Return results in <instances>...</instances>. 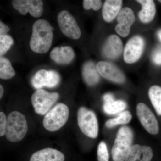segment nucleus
Instances as JSON below:
<instances>
[{"label": "nucleus", "instance_id": "nucleus-31", "mask_svg": "<svg viewBox=\"0 0 161 161\" xmlns=\"http://www.w3.org/2000/svg\"><path fill=\"white\" fill-rule=\"evenodd\" d=\"M103 100L104 102V103H109L115 101L114 97L112 94L108 93L105 94L103 96Z\"/></svg>", "mask_w": 161, "mask_h": 161}, {"label": "nucleus", "instance_id": "nucleus-17", "mask_svg": "<svg viewBox=\"0 0 161 161\" xmlns=\"http://www.w3.org/2000/svg\"><path fill=\"white\" fill-rule=\"evenodd\" d=\"M64 154L52 148H45L34 153L30 161H64Z\"/></svg>", "mask_w": 161, "mask_h": 161}, {"label": "nucleus", "instance_id": "nucleus-16", "mask_svg": "<svg viewBox=\"0 0 161 161\" xmlns=\"http://www.w3.org/2000/svg\"><path fill=\"white\" fill-rule=\"evenodd\" d=\"M52 60L59 64H68L75 58V53L70 46L56 47L52 50L50 54Z\"/></svg>", "mask_w": 161, "mask_h": 161}, {"label": "nucleus", "instance_id": "nucleus-4", "mask_svg": "<svg viewBox=\"0 0 161 161\" xmlns=\"http://www.w3.org/2000/svg\"><path fill=\"white\" fill-rule=\"evenodd\" d=\"M69 116V109L64 104H57L47 112L43 119V125L50 132L58 131L66 123Z\"/></svg>", "mask_w": 161, "mask_h": 161}, {"label": "nucleus", "instance_id": "nucleus-32", "mask_svg": "<svg viewBox=\"0 0 161 161\" xmlns=\"http://www.w3.org/2000/svg\"><path fill=\"white\" fill-rule=\"evenodd\" d=\"M3 94H4V89L2 85H0V98L3 97Z\"/></svg>", "mask_w": 161, "mask_h": 161}, {"label": "nucleus", "instance_id": "nucleus-19", "mask_svg": "<svg viewBox=\"0 0 161 161\" xmlns=\"http://www.w3.org/2000/svg\"><path fill=\"white\" fill-rule=\"evenodd\" d=\"M136 1L142 6V9L138 14L141 22L145 23L151 22L155 16L156 14V7L154 2L152 0H138Z\"/></svg>", "mask_w": 161, "mask_h": 161}, {"label": "nucleus", "instance_id": "nucleus-27", "mask_svg": "<svg viewBox=\"0 0 161 161\" xmlns=\"http://www.w3.org/2000/svg\"><path fill=\"white\" fill-rule=\"evenodd\" d=\"M102 6V2L100 0H85L83 2V8L86 10L93 9L95 11L99 10Z\"/></svg>", "mask_w": 161, "mask_h": 161}, {"label": "nucleus", "instance_id": "nucleus-34", "mask_svg": "<svg viewBox=\"0 0 161 161\" xmlns=\"http://www.w3.org/2000/svg\"><path fill=\"white\" fill-rule=\"evenodd\" d=\"M159 2H160V3H161V1H159Z\"/></svg>", "mask_w": 161, "mask_h": 161}, {"label": "nucleus", "instance_id": "nucleus-23", "mask_svg": "<svg viewBox=\"0 0 161 161\" xmlns=\"http://www.w3.org/2000/svg\"><path fill=\"white\" fill-rule=\"evenodd\" d=\"M126 103L122 100L115 101L109 103H104V111L109 115H113L123 111L126 108Z\"/></svg>", "mask_w": 161, "mask_h": 161}, {"label": "nucleus", "instance_id": "nucleus-13", "mask_svg": "<svg viewBox=\"0 0 161 161\" xmlns=\"http://www.w3.org/2000/svg\"><path fill=\"white\" fill-rule=\"evenodd\" d=\"M96 66L99 75L107 80L117 83L125 82L123 73L114 64L105 61H99Z\"/></svg>", "mask_w": 161, "mask_h": 161}, {"label": "nucleus", "instance_id": "nucleus-21", "mask_svg": "<svg viewBox=\"0 0 161 161\" xmlns=\"http://www.w3.org/2000/svg\"><path fill=\"white\" fill-rule=\"evenodd\" d=\"M149 96L157 114L161 116V86L153 85L150 87Z\"/></svg>", "mask_w": 161, "mask_h": 161}, {"label": "nucleus", "instance_id": "nucleus-29", "mask_svg": "<svg viewBox=\"0 0 161 161\" xmlns=\"http://www.w3.org/2000/svg\"><path fill=\"white\" fill-rule=\"evenodd\" d=\"M7 118L3 112H0V136L6 135L7 128Z\"/></svg>", "mask_w": 161, "mask_h": 161}, {"label": "nucleus", "instance_id": "nucleus-14", "mask_svg": "<svg viewBox=\"0 0 161 161\" xmlns=\"http://www.w3.org/2000/svg\"><path fill=\"white\" fill-rule=\"evenodd\" d=\"M153 155L151 147L136 144L130 148L125 161H151Z\"/></svg>", "mask_w": 161, "mask_h": 161}, {"label": "nucleus", "instance_id": "nucleus-30", "mask_svg": "<svg viewBox=\"0 0 161 161\" xmlns=\"http://www.w3.org/2000/svg\"><path fill=\"white\" fill-rule=\"evenodd\" d=\"M10 29L7 25L3 22H0V36L1 35H7Z\"/></svg>", "mask_w": 161, "mask_h": 161}, {"label": "nucleus", "instance_id": "nucleus-3", "mask_svg": "<svg viewBox=\"0 0 161 161\" xmlns=\"http://www.w3.org/2000/svg\"><path fill=\"white\" fill-rule=\"evenodd\" d=\"M133 134L130 127H121L117 132L112 147V154L114 161H125L128 151L132 147Z\"/></svg>", "mask_w": 161, "mask_h": 161}, {"label": "nucleus", "instance_id": "nucleus-20", "mask_svg": "<svg viewBox=\"0 0 161 161\" xmlns=\"http://www.w3.org/2000/svg\"><path fill=\"white\" fill-rule=\"evenodd\" d=\"M82 76L86 83L91 86L96 84L100 79L96 66L92 61H88L84 64Z\"/></svg>", "mask_w": 161, "mask_h": 161}, {"label": "nucleus", "instance_id": "nucleus-8", "mask_svg": "<svg viewBox=\"0 0 161 161\" xmlns=\"http://www.w3.org/2000/svg\"><path fill=\"white\" fill-rule=\"evenodd\" d=\"M136 113L140 121L147 132L152 135H158L160 132L158 120L154 113L147 105L140 103L136 107Z\"/></svg>", "mask_w": 161, "mask_h": 161}, {"label": "nucleus", "instance_id": "nucleus-33", "mask_svg": "<svg viewBox=\"0 0 161 161\" xmlns=\"http://www.w3.org/2000/svg\"><path fill=\"white\" fill-rule=\"evenodd\" d=\"M157 35L158 37L159 40L161 42V29L159 30L158 31H157Z\"/></svg>", "mask_w": 161, "mask_h": 161}, {"label": "nucleus", "instance_id": "nucleus-18", "mask_svg": "<svg viewBox=\"0 0 161 161\" xmlns=\"http://www.w3.org/2000/svg\"><path fill=\"white\" fill-rule=\"evenodd\" d=\"M122 1L107 0L104 3L102 9V16L107 22H112L118 15L121 8Z\"/></svg>", "mask_w": 161, "mask_h": 161}, {"label": "nucleus", "instance_id": "nucleus-10", "mask_svg": "<svg viewBox=\"0 0 161 161\" xmlns=\"http://www.w3.org/2000/svg\"><path fill=\"white\" fill-rule=\"evenodd\" d=\"M60 81V77L57 72L41 69L38 71L32 78L31 83L36 89H41L43 87L53 88Z\"/></svg>", "mask_w": 161, "mask_h": 161}, {"label": "nucleus", "instance_id": "nucleus-5", "mask_svg": "<svg viewBox=\"0 0 161 161\" xmlns=\"http://www.w3.org/2000/svg\"><path fill=\"white\" fill-rule=\"evenodd\" d=\"M77 115L78 126L81 132L90 138H96L98 135V126L94 112L81 107L78 109Z\"/></svg>", "mask_w": 161, "mask_h": 161}, {"label": "nucleus", "instance_id": "nucleus-25", "mask_svg": "<svg viewBox=\"0 0 161 161\" xmlns=\"http://www.w3.org/2000/svg\"><path fill=\"white\" fill-rule=\"evenodd\" d=\"M14 43L13 38L8 35L0 36V55L6 54Z\"/></svg>", "mask_w": 161, "mask_h": 161}, {"label": "nucleus", "instance_id": "nucleus-11", "mask_svg": "<svg viewBox=\"0 0 161 161\" xmlns=\"http://www.w3.org/2000/svg\"><path fill=\"white\" fill-rule=\"evenodd\" d=\"M12 4L23 15L29 12L33 17L39 18L43 14V3L40 0H14Z\"/></svg>", "mask_w": 161, "mask_h": 161}, {"label": "nucleus", "instance_id": "nucleus-6", "mask_svg": "<svg viewBox=\"0 0 161 161\" xmlns=\"http://www.w3.org/2000/svg\"><path fill=\"white\" fill-rule=\"evenodd\" d=\"M59 97L58 93H50L42 89L37 90L31 98L35 112L39 115H45L58 100Z\"/></svg>", "mask_w": 161, "mask_h": 161}, {"label": "nucleus", "instance_id": "nucleus-2", "mask_svg": "<svg viewBox=\"0 0 161 161\" xmlns=\"http://www.w3.org/2000/svg\"><path fill=\"white\" fill-rule=\"evenodd\" d=\"M7 122L6 133L7 139L12 142L22 140L28 130L25 115L17 111H14L8 115Z\"/></svg>", "mask_w": 161, "mask_h": 161}, {"label": "nucleus", "instance_id": "nucleus-9", "mask_svg": "<svg viewBox=\"0 0 161 161\" xmlns=\"http://www.w3.org/2000/svg\"><path fill=\"white\" fill-rule=\"evenodd\" d=\"M145 41L140 36L132 37L127 42L124 52V59L126 63H135L139 59L143 51Z\"/></svg>", "mask_w": 161, "mask_h": 161}, {"label": "nucleus", "instance_id": "nucleus-24", "mask_svg": "<svg viewBox=\"0 0 161 161\" xmlns=\"http://www.w3.org/2000/svg\"><path fill=\"white\" fill-rule=\"evenodd\" d=\"M132 118L131 113L129 111H125L121 113L117 118L112 119L107 121L106 126L108 128H112L117 125L126 124L130 122Z\"/></svg>", "mask_w": 161, "mask_h": 161}, {"label": "nucleus", "instance_id": "nucleus-12", "mask_svg": "<svg viewBox=\"0 0 161 161\" xmlns=\"http://www.w3.org/2000/svg\"><path fill=\"white\" fill-rule=\"evenodd\" d=\"M118 24L115 26V31L118 34L125 37L130 33V28L135 21V17L132 9L125 7L121 9L117 16Z\"/></svg>", "mask_w": 161, "mask_h": 161}, {"label": "nucleus", "instance_id": "nucleus-28", "mask_svg": "<svg viewBox=\"0 0 161 161\" xmlns=\"http://www.w3.org/2000/svg\"><path fill=\"white\" fill-rule=\"evenodd\" d=\"M151 59L156 65H161V46H158L153 50Z\"/></svg>", "mask_w": 161, "mask_h": 161}, {"label": "nucleus", "instance_id": "nucleus-15", "mask_svg": "<svg viewBox=\"0 0 161 161\" xmlns=\"http://www.w3.org/2000/svg\"><path fill=\"white\" fill-rule=\"evenodd\" d=\"M123 50V43L120 38L115 35L108 37L104 44L103 53L106 58L111 59L118 58Z\"/></svg>", "mask_w": 161, "mask_h": 161}, {"label": "nucleus", "instance_id": "nucleus-22", "mask_svg": "<svg viewBox=\"0 0 161 161\" xmlns=\"http://www.w3.org/2000/svg\"><path fill=\"white\" fill-rule=\"evenodd\" d=\"M15 75V72L10 61L3 56L0 57V78L8 80Z\"/></svg>", "mask_w": 161, "mask_h": 161}, {"label": "nucleus", "instance_id": "nucleus-7", "mask_svg": "<svg viewBox=\"0 0 161 161\" xmlns=\"http://www.w3.org/2000/svg\"><path fill=\"white\" fill-rule=\"evenodd\" d=\"M58 25L64 36L74 40H77L81 36V31L75 18L67 10H62L58 16Z\"/></svg>", "mask_w": 161, "mask_h": 161}, {"label": "nucleus", "instance_id": "nucleus-26", "mask_svg": "<svg viewBox=\"0 0 161 161\" xmlns=\"http://www.w3.org/2000/svg\"><path fill=\"white\" fill-rule=\"evenodd\" d=\"M98 161H109V155L107 145L103 142H101L98 145L97 150Z\"/></svg>", "mask_w": 161, "mask_h": 161}, {"label": "nucleus", "instance_id": "nucleus-1", "mask_svg": "<svg viewBox=\"0 0 161 161\" xmlns=\"http://www.w3.org/2000/svg\"><path fill=\"white\" fill-rule=\"evenodd\" d=\"M53 28L46 20L39 19L34 23L30 46L34 52L43 54L48 51L53 43Z\"/></svg>", "mask_w": 161, "mask_h": 161}]
</instances>
